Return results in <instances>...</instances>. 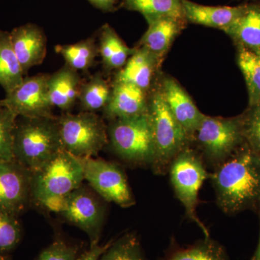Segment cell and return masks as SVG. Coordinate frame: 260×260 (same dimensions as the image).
<instances>
[{"mask_svg": "<svg viewBox=\"0 0 260 260\" xmlns=\"http://www.w3.org/2000/svg\"><path fill=\"white\" fill-rule=\"evenodd\" d=\"M209 174L217 205L234 215L260 208V154L246 143Z\"/></svg>", "mask_w": 260, "mask_h": 260, "instance_id": "1", "label": "cell"}, {"mask_svg": "<svg viewBox=\"0 0 260 260\" xmlns=\"http://www.w3.org/2000/svg\"><path fill=\"white\" fill-rule=\"evenodd\" d=\"M64 150L56 116H18L13 132L14 159L35 172Z\"/></svg>", "mask_w": 260, "mask_h": 260, "instance_id": "2", "label": "cell"}, {"mask_svg": "<svg viewBox=\"0 0 260 260\" xmlns=\"http://www.w3.org/2000/svg\"><path fill=\"white\" fill-rule=\"evenodd\" d=\"M148 96V114L155 148L150 167L155 174H162L178 154L188 147L191 138L171 112L160 88Z\"/></svg>", "mask_w": 260, "mask_h": 260, "instance_id": "3", "label": "cell"}, {"mask_svg": "<svg viewBox=\"0 0 260 260\" xmlns=\"http://www.w3.org/2000/svg\"><path fill=\"white\" fill-rule=\"evenodd\" d=\"M82 159L61 150L40 169L31 172V203L43 206L49 200L61 198L83 184Z\"/></svg>", "mask_w": 260, "mask_h": 260, "instance_id": "4", "label": "cell"}, {"mask_svg": "<svg viewBox=\"0 0 260 260\" xmlns=\"http://www.w3.org/2000/svg\"><path fill=\"white\" fill-rule=\"evenodd\" d=\"M107 133L109 144L119 158L132 165L151 167L155 148L148 112L109 121Z\"/></svg>", "mask_w": 260, "mask_h": 260, "instance_id": "5", "label": "cell"}, {"mask_svg": "<svg viewBox=\"0 0 260 260\" xmlns=\"http://www.w3.org/2000/svg\"><path fill=\"white\" fill-rule=\"evenodd\" d=\"M56 121L63 149L76 158L97 157L109 144L107 125L97 113L65 112L56 116Z\"/></svg>", "mask_w": 260, "mask_h": 260, "instance_id": "6", "label": "cell"}, {"mask_svg": "<svg viewBox=\"0 0 260 260\" xmlns=\"http://www.w3.org/2000/svg\"><path fill=\"white\" fill-rule=\"evenodd\" d=\"M169 171L174 192L184 206L186 216L202 229L205 237H210L209 231L196 211L200 188L209 177L203 157L186 147L172 160Z\"/></svg>", "mask_w": 260, "mask_h": 260, "instance_id": "7", "label": "cell"}, {"mask_svg": "<svg viewBox=\"0 0 260 260\" xmlns=\"http://www.w3.org/2000/svg\"><path fill=\"white\" fill-rule=\"evenodd\" d=\"M194 136L205 162L214 169L245 143L239 116L222 118L205 115Z\"/></svg>", "mask_w": 260, "mask_h": 260, "instance_id": "8", "label": "cell"}, {"mask_svg": "<svg viewBox=\"0 0 260 260\" xmlns=\"http://www.w3.org/2000/svg\"><path fill=\"white\" fill-rule=\"evenodd\" d=\"M68 223L81 229L90 239V247L98 245L104 225L105 210L92 190L82 184L57 200L54 211Z\"/></svg>", "mask_w": 260, "mask_h": 260, "instance_id": "9", "label": "cell"}, {"mask_svg": "<svg viewBox=\"0 0 260 260\" xmlns=\"http://www.w3.org/2000/svg\"><path fill=\"white\" fill-rule=\"evenodd\" d=\"M84 178L102 199L129 208L136 203L124 172L116 164L102 158L82 159Z\"/></svg>", "mask_w": 260, "mask_h": 260, "instance_id": "10", "label": "cell"}, {"mask_svg": "<svg viewBox=\"0 0 260 260\" xmlns=\"http://www.w3.org/2000/svg\"><path fill=\"white\" fill-rule=\"evenodd\" d=\"M49 74L40 73L25 76L19 86L0 100L1 107L10 109L18 116L52 117L54 107L48 93Z\"/></svg>", "mask_w": 260, "mask_h": 260, "instance_id": "11", "label": "cell"}, {"mask_svg": "<svg viewBox=\"0 0 260 260\" xmlns=\"http://www.w3.org/2000/svg\"><path fill=\"white\" fill-rule=\"evenodd\" d=\"M31 172L17 160L0 162V211L18 218L31 203Z\"/></svg>", "mask_w": 260, "mask_h": 260, "instance_id": "12", "label": "cell"}, {"mask_svg": "<svg viewBox=\"0 0 260 260\" xmlns=\"http://www.w3.org/2000/svg\"><path fill=\"white\" fill-rule=\"evenodd\" d=\"M12 45L23 74L27 76L32 67L42 64L47 51V39L44 30L34 23L16 27L10 32Z\"/></svg>", "mask_w": 260, "mask_h": 260, "instance_id": "13", "label": "cell"}, {"mask_svg": "<svg viewBox=\"0 0 260 260\" xmlns=\"http://www.w3.org/2000/svg\"><path fill=\"white\" fill-rule=\"evenodd\" d=\"M148 91L129 83L114 81L112 94L103 118L109 121L134 117L148 112Z\"/></svg>", "mask_w": 260, "mask_h": 260, "instance_id": "14", "label": "cell"}, {"mask_svg": "<svg viewBox=\"0 0 260 260\" xmlns=\"http://www.w3.org/2000/svg\"><path fill=\"white\" fill-rule=\"evenodd\" d=\"M159 88L173 115L190 138H192L205 114L200 112L189 94L174 78H164Z\"/></svg>", "mask_w": 260, "mask_h": 260, "instance_id": "15", "label": "cell"}, {"mask_svg": "<svg viewBox=\"0 0 260 260\" xmlns=\"http://www.w3.org/2000/svg\"><path fill=\"white\" fill-rule=\"evenodd\" d=\"M148 28L137 47H144L161 64L176 37L185 27L186 20L160 17L148 20Z\"/></svg>", "mask_w": 260, "mask_h": 260, "instance_id": "16", "label": "cell"}, {"mask_svg": "<svg viewBox=\"0 0 260 260\" xmlns=\"http://www.w3.org/2000/svg\"><path fill=\"white\" fill-rule=\"evenodd\" d=\"M83 80L79 73L68 65L49 75L48 93L51 105L64 112H70L78 102Z\"/></svg>", "mask_w": 260, "mask_h": 260, "instance_id": "17", "label": "cell"}, {"mask_svg": "<svg viewBox=\"0 0 260 260\" xmlns=\"http://www.w3.org/2000/svg\"><path fill=\"white\" fill-rule=\"evenodd\" d=\"M187 23L220 30L226 28L242 14L246 5L239 6H205L190 0H181Z\"/></svg>", "mask_w": 260, "mask_h": 260, "instance_id": "18", "label": "cell"}, {"mask_svg": "<svg viewBox=\"0 0 260 260\" xmlns=\"http://www.w3.org/2000/svg\"><path fill=\"white\" fill-rule=\"evenodd\" d=\"M237 46L260 56V3L246 4L242 14L223 29Z\"/></svg>", "mask_w": 260, "mask_h": 260, "instance_id": "19", "label": "cell"}, {"mask_svg": "<svg viewBox=\"0 0 260 260\" xmlns=\"http://www.w3.org/2000/svg\"><path fill=\"white\" fill-rule=\"evenodd\" d=\"M160 65V61L152 53L144 47H136L125 65L116 73L114 81L133 84L148 91L154 73Z\"/></svg>", "mask_w": 260, "mask_h": 260, "instance_id": "20", "label": "cell"}, {"mask_svg": "<svg viewBox=\"0 0 260 260\" xmlns=\"http://www.w3.org/2000/svg\"><path fill=\"white\" fill-rule=\"evenodd\" d=\"M98 45L104 74L121 69L135 51V47L126 45L109 24L103 25L99 30Z\"/></svg>", "mask_w": 260, "mask_h": 260, "instance_id": "21", "label": "cell"}, {"mask_svg": "<svg viewBox=\"0 0 260 260\" xmlns=\"http://www.w3.org/2000/svg\"><path fill=\"white\" fill-rule=\"evenodd\" d=\"M25 75L15 54L10 32L0 30V85L10 93L23 81Z\"/></svg>", "mask_w": 260, "mask_h": 260, "instance_id": "22", "label": "cell"}, {"mask_svg": "<svg viewBox=\"0 0 260 260\" xmlns=\"http://www.w3.org/2000/svg\"><path fill=\"white\" fill-rule=\"evenodd\" d=\"M55 51L64 58L65 64L78 73H87L99 56V45L93 37L75 44L56 45Z\"/></svg>", "mask_w": 260, "mask_h": 260, "instance_id": "23", "label": "cell"}, {"mask_svg": "<svg viewBox=\"0 0 260 260\" xmlns=\"http://www.w3.org/2000/svg\"><path fill=\"white\" fill-rule=\"evenodd\" d=\"M112 85L100 72L95 73L80 87L78 102L82 112L97 113L107 107L112 94Z\"/></svg>", "mask_w": 260, "mask_h": 260, "instance_id": "24", "label": "cell"}, {"mask_svg": "<svg viewBox=\"0 0 260 260\" xmlns=\"http://www.w3.org/2000/svg\"><path fill=\"white\" fill-rule=\"evenodd\" d=\"M120 6L140 13L146 21L160 17L186 20L181 0H121Z\"/></svg>", "mask_w": 260, "mask_h": 260, "instance_id": "25", "label": "cell"}, {"mask_svg": "<svg viewBox=\"0 0 260 260\" xmlns=\"http://www.w3.org/2000/svg\"><path fill=\"white\" fill-rule=\"evenodd\" d=\"M237 63L244 75L249 95V106L260 103V56L238 46Z\"/></svg>", "mask_w": 260, "mask_h": 260, "instance_id": "26", "label": "cell"}, {"mask_svg": "<svg viewBox=\"0 0 260 260\" xmlns=\"http://www.w3.org/2000/svg\"><path fill=\"white\" fill-rule=\"evenodd\" d=\"M166 260H229L223 246L210 237L173 252Z\"/></svg>", "mask_w": 260, "mask_h": 260, "instance_id": "27", "label": "cell"}, {"mask_svg": "<svg viewBox=\"0 0 260 260\" xmlns=\"http://www.w3.org/2000/svg\"><path fill=\"white\" fill-rule=\"evenodd\" d=\"M99 260H148L140 244L139 238L134 233H127L113 240L112 244Z\"/></svg>", "mask_w": 260, "mask_h": 260, "instance_id": "28", "label": "cell"}, {"mask_svg": "<svg viewBox=\"0 0 260 260\" xmlns=\"http://www.w3.org/2000/svg\"><path fill=\"white\" fill-rule=\"evenodd\" d=\"M23 235L18 218L0 211V254L10 255L18 247Z\"/></svg>", "mask_w": 260, "mask_h": 260, "instance_id": "29", "label": "cell"}, {"mask_svg": "<svg viewBox=\"0 0 260 260\" xmlns=\"http://www.w3.org/2000/svg\"><path fill=\"white\" fill-rule=\"evenodd\" d=\"M17 117L10 109L0 107V162L14 160L13 132Z\"/></svg>", "mask_w": 260, "mask_h": 260, "instance_id": "30", "label": "cell"}, {"mask_svg": "<svg viewBox=\"0 0 260 260\" xmlns=\"http://www.w3.org/2000/svg\"><path fill=\"white\" fill-rule=\"evenodd\" d=\"M239 116L244 141L253 150L260 154V103L249 106Z\"/></svg>", "mask_w": 260, "mask_h": 260, "instance_id": "31", "label": "cell"}, {"mask_svg": "<svg viewBox=\"0 0 260 260\" xmlns=\"http://www.w3.org/2000/svg\"><path fill=\"white\" fill-rule=\"evenodd\" d=\"M82 254L78 246L63 238L56 237L41 251L36 260H78Z\"/></svg>", "mask_w": 260, "mask_h": 260, "instance_id": "32", "label": "cell"}, {"mask_svg": "<svg viewBox=\"0 0 260 260\" xmlns=\"http://www.w3.org/2000/svg\"><path fill=\"white\" fill-rule=\"evenodd\" d=\"M113 240L108 242L105 245L100 246L98 245L93 246V247H90L88 251H85L83 253L81 256L78 260H99L100 256H102L103 253L104 252L108 247L112 244Z\"/></svg>", "mask_w": 260, "mask_h": 260, "instance_id": "33", "label": "cell"}, {"mask_svg": "<svg viewBox=\"0 0 260 260\" xmlns=\"http://www.w3.org/2000/svg\"><path fill=\"white\" fill-rule=\"evenodd\" d=\"M93 7L104 13H111L116 10L118 0H88Z\"/></svg>", "mask_w": 260, "mask_h": 260, "instance_id": "34", "label": "cell"}, {"mask_svg": "<svg viewBox=\"0 0 260 260\" xmlns=\"http://www.w3.org/2000/svg\"><path fill=\"white\" fill-rule=\"evenodd\" d=\"M259 221H260V208L259 210ZM251 260H260V234L259 243H258L257 247H256L255 252Z\"/></svg>", "mask_w": 260, "mask_h": 260, "instance_id": "35", "label": "cell"}, {"mask_svg": "<svg viewBox=\"0 0 260 260\" xmlns=\"http://www.w3.org/2000/svg\"><path fill=\"white\" fill-rule=\"evenodd\" d=\"M0 260H13L10 255H2L0 254Z\"/></svg>", "mask_w": 260, "mask_h": 260, "instance_id": "36", "label": "cell"}, {"mask_svg": "<svg viewBox=\"0 0 260 260\" xmlns=\"http://www.w3.org/2000/svg\"><path fill=\"white\" fill-rule=\"evenodd\" d=\"M244 1H255V0H244Z\"/></svg>", "mask_w": 260, "mask_h": 260, "instance_id": "37", "label": "cell"}, {"mask_svg": "<svg viewBox=\"0 0 260 260\" xmlns=\"http://www.w3.org/2000/svg\"><path fill=\"white\" fill-rule=\"evenodd\" d=\"M0 107H1V104H0Z\"/></svg>", "mask_w": 260, "mask_h": 260, "instance_id": "38", "label": "cell"}]
</instances>
